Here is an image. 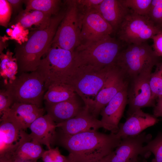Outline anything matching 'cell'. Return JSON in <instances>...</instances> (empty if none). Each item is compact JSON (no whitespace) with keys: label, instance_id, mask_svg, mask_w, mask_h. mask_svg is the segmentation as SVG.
<instances>
[{"label":"cell","instance_id":"6da1fadb","mask_svg":"<svg viewBox=\"0 0 162 162\" xmlns=\"http://www.w3.org/2000/svg\"><path fill=\"white\" fill-rule=\"evenodd\" d=\"M121 138L91 130L74 135L56 133L54 143L66 149L74 162H95L113 151Z\"/></svg>","mask_w":162,"mask_h":162},{"label":"cell","instance_id":"7a4b0ae2","mask_svg":"<svg viewBox=\"0 0 162 162\" xmlns=\"http://www.w3.org/2000/svg\"><path fill=\"white\" fill-rule=\"evenodd\" d=\"M65 8L52 16L46 28L36 30L28 40L16 45L14 57L18 66V74L36 71L42 59L51 46L58 28L63 18Z\"/></svg>","mask_w":162,"mask_h":162},{"label":"cell","instance_id":"3957f363","mask_svg":"<svg viewBox=\"0 0 162 162\" xmlns=\"http://www.w3.org/2000/svg\"><path fill=\"white\" fill-rule=\"evenodd\" d=\"M123 44L110 35L96 41L81 44L74 51L75 66H89L100 69L115 64L123 49Z\"/></svg>","mask_w":162,"mask_h":162},{"label":"cell","instance_id":"277c9868","mask_svg":"<svg viewBox=\"0 0 162 162\" xmlns=\"http://www.w3.org/2000/svg\"><path fill=\"white\" fill-rule=\"evenodd\" d=\"M74 52L51 44L36 70L44 82L45 90L51 84H67L75 68Z\"/></svg>","mask_w":162,"mask_h":162},{"label":"cell","instance_id":"5b68a950","mask_svg":"<svg viewBox=\"0 0 162 162\" xmlns=\"http://www.w3.org/2000/svg\"><path fill=\"white\" fill-rule=\"evenodd\" d=\"M115 64L100 69L84 66L74 69L67 84L81 97L89 110Z\"/></svg>","mask_w":162,"mask_h":162},{"label":"cell","instance_id":"8992f818","mask_svg":"<svg viewBox=\"0 0 162 162\" xmlns=\"http://www.w3.org/2000/svg\"><path fill=\"white\" fill-rule=\"evenodd\" d=\"M160 57L147 42L131 44L121 52L115 64L129 80L140 74L152 73L160 63Z\"/></svg>","mask_w":162,"mask_h":162},{"label":"cell","instance_id":"52a82bcc","mask_svg":"<svg viewBox=\"0 0 162 162\" xmlns=\"http://www.w3.org/2000/svg\"><path fill=\"white\" fill-rule=\"evenodd\" d=\"M4 85L14 103L31 104L42 107L45 85L37 71L19 74L14 80Z\"/></svg>","mask_w":162,"mask_h":162},{"label":"cell","instance_id":"ba28073f","mask_svg":"<svg viewBox=\"0 0 162 162\" xmlns=\"http://www.w3.org/2000/svg\"><path fill=\"white\" fill-rule=\"evenodd\" d=\"M64 1L65 14L52 44L73 52L81 44L80 34L84 13L76 0Z\"/></svg>","mask_w":162,"mask_h":162},{"label":"cell","instance_id":"9c48e42d","mask_svg":"<svg viewBox=\"0 0 162 162\" xmlns=\"http://www.w3.org/2000/svg\"><path fill=\"white\" fill-rule=\"evenodd\" d=\"M162 30L148 16L138 15L131 10L116 33L118 39L127 45L147 42Z\"/></svg>","mask_w":162,"mask_h":162},{"label":"cell","instance_id":"30bf717a","mask_svg":"<svg viewBox=\"0 0 162 162\" xmlns=\"http://www.w3.org/2000/svg\"><path fill=\"white\" fill-rule=\"evenodd\" d=\"M152 73L140 74L129 80L128 87V116L142 108L154 106L155 100L150 85Z\"/></svg>","mask_w":162,"mask_h":162},{"label":"cell","instance_id":"8fae6325","mask_svg":"<svg viewBox=\"0 0 162 162\" xmlns=\"http://www.w3.org/2000/svg\"><path fill=\"white\" fill-rule=\"evenodd\" d=\"M129 82L122 70L115 64L89 110L93 116L97 118L102 109L119 92L128 85Z\"/></svg>","mask_w":162,"mask_h":162},{"label":"cell","instance_id":"7c38bea8","mask_svg":"<svg viewBox=\"0 0 162 162\" xmlns=\"http://www.w3.org/2000/svg\"><path fill=\"white\" fill-rule=\"evenodd\" d=\"M114 32L110 25L96 9L84 14L80 34L81 44L99 40Z\"/></svg>","mask_w":162,"mask_h":162},{"label":"cell","instance_id":"4fadbf2b","mask_svg":"<svg viewBox=\"0 0 162 162\" xmlns=\"http://www.w3.org/2000/svg\"><path fill=\"white\" fill-rule=\"evenodd\" d=\"M152 138L151 134L143 132L137 135L121 138L110 162H135L139 155L144 154L143 144L150 141Z\"/></svg>","mask_w":162,"mask_h":162},{"label":"cell","instance_id":"5bb4252c","mask_svg":"<svg viewBox=\"0 0 162 162\" xmlns=\"http://www.w3.org/2000/svg\"><path fill=\"white\" fill-rule=\"evenodd\" d=\"M128 85L119 92L100 112L103 128L111 133L116 134L118 131L119 122L128 104Z\"/></svg>","mask_w":162,"mask_h":162},{"label":"cell","instance_id":"9a60e30c","mask_svg":"<svg viewBox=\"0 0 162 162\" xmlns=\"http://www.w3.org/2000/svg\"><path fill=\"white\" fill-rule=\"evenodd\" d=\"M44 108L35 105L15 103L2 115L19 128L25 130L36 119L44 115Z\"/></svg>","mask_w":162,"mask_h":162},{"label":"cell","instance_id":"2e32d148","mask_svg":"<svg viewBox=\"0 0 162 162\" xmlns=\"http://www.w3.org/2000/svg\"><path fill=\"white\" fill-rule=\"evenodd\" d=\"M57 124L60 131L68 135H74L91 130H97L103 128L100 120L94 117L88 108L85 106L74 117Z\"/></svg>","mask_w":162,"mask_h":162},{"label":"cell","instance_id":"e0dca14e","mask_svg":"<svg viewBox=\"0 0 162 162\" xmlns=\"http://www.w3.org/2000/svg\"><path fill=\"white\" fill-rule=\"evenodd\" d=\"M30 138L29 134L19 128L4 115L1 116L0 158L22 141Z\"/></svg>","mask_w":162,"mask_h":162},{"label":"cell","instance_id":"ac0fdd59","mask_svg":"<svg viewBox=\"0 0 162 162\" xmlns=\"http://www.w3.org/2000/svg\"><path fill=\"white\" fill-rule=\"evenodd\" d=\"M159 121L153 115L145 113L141 109H140L128 116L124 123L119 124L116 134L121 138L137 135L146 129L155 124Z\"/></svg>","mask_w":162,"mask_h":162},{"label":"cell","instance_id":"d6986e66","mask_svg":"<svg viewBox=\"0 0 162 162\" xmlns=\"http://www.w3.org/2000/svg\"><path fill=\"white\" fill-rule=\"evenodd\" d=\"M58 127L57 124L46 114L38 117L31 124L29 128L31 131L29 134L32 140L50 149L54 143Z\"/></svg>","mask_w":162,"mask_h":162},{"label":"cell","instance_id":"ffe728a7","mask_svg":"<svg viewBox=\"0 0 162 162\" xmlns=\"http://www.w3.org/2000/svg\"><path fill=\"white\" fill-rule=\"evenodd\" d=\"M41 144L31 138L25 140L10 151L0 160L10 162L37 161L44 152Z\"/></svg>","mask_w":162,"mask_h":162},{"label":"cell","instance_id":"44dd1931","mask_svg":"<svg viewBox=\"0 0 162 162\" xmlns=\"http://www.w3.org/2000/svg\"><path fill=\"white\" fill-rule=\"evenodd\" d=\"M45 104L47 114L57 124L74 117L84 107L81 105L76 96L59 103L50 104L45 102Z\"/></svg>","mask_w":162,"mask_h":162},{"label":"cell","instance_id":"7402d4cb","mask_svg":"<svg viewBox=\"0 0 162 162\" xmlns=\"http://www.w3.org/2000/svg\"><path fill=\"white\" fill-rule=\"evenodd\" d=\"M104 19L116 32L121 24L130 10L121 0H103L96 8Z\"/></svg>","mask_w":162,"mask_h":162},{"label":"cell","instance_id":"603a6c76","mask_svg":"<svg viewBox=\"0 0 162 162\" xmlns=\"http://www.w3.org/2000/svg\"><path fill=\"white\" fill-rule=\"evenodd\" d=\"M77 94L70 85L56 83L50 85L44 94L45 102L55 104L67 100L76 96Z\"/></svg>","mask_w":162,"mask_h":162},{"label":"cell","instance_id":"cb8c5ba5","mask_svg":"<svg viewBox=\"0 0 162 162\" xmlns=\"http://www.w3.org/2000/svg\"><path fill=\"white\" fill-rule=\"evenodd\" d=\"M18 19V22L25 28L33 25L38 30L44 29L49 25L52 15L41 11L34 10L31 12L24 11Z\"/></svg>","mask_w":162,"mask_h":162},{"label":"cell","instance_id":"d4e9b609","mask_svg":"<svg viewBox=\"0 0 162 162\" xmlns=\"http://www.w3.org/2000/svg\"><path fill=\"white\" fill-rule=\"evenodd\" d=\"M26 9L24 11L37 10L52 16L58 14L61 10L62 1L60 0H24Z\"/></svg>","mask_w":162,"mask_h":162},{"label":"cell","instance_id":"484cf974","mask_svg":"<svg viewBox=\"0 0 162 162\" xmlns=\"http://www.w3.org/2000/svg\"><path fill=\"white\" fill-rule=\"evenodd\" d=\"M0 76L4 80V84L14 80L18 73V66L15 58L11 52L2 53L0 56Z\"/></svg>","mask_w":162,"mask_h":162},{"label":"cell","instance_id":"4316f807","mask_svg":"<svg viewBox=\"0 0 162 162\" xmlns=\"http://www.w3.org/2000/svg\"><path fill=\"white\" fill-rule=\"evenodd\" d=\"M155 71L151 74L150 85L154 99L162 96V62L156 65Z\"/></svg>","mask_w":162,"mask_h":162},{"label":"cell","instance_id":"83f0119b","mask_svg":"<svg viewBox=\"0 0 162 162\" xmlns=\"http://www.w3.org/2000/svg\"><path fill=\"white\" fill-rule=\"evenodd\" d=\"M123 4L138 15L148 16L152 0H121Z\"/></svg>","mask_w":162,"mask_h":162},{"label":"cell","instance_id":"f1b7e54d","mask_svg":"<svg viewBox=\"0 0 162 162\" xmlns=\"http://www.w3.org/2000/svg\"><path fill=\"white\" fill-rule=\"evenodd\" d=\"M144 153L151 152L154 158L151 162H162V132L158 133L155 138L144 146Z\"/></svg>","mask_w":162,"mask_h":162},{"label":"cell","instance_id":"f546056e","mask_svg":"<svg viewBox=\"0 0 162 162\" xmlns=\"http://www.w3.org/2000/svg\"><path fill=\"white\" fill-rule=\"evenodd\" d=\"M148 16L150 19L155 24L161 27L162 0H152Z\"/></svg>","mask_w":162,"mask_h":162},{"label":"cell","instance_id":"4dcf8cb0","mask_svg":"<svg viewBox=\"0 0 162 162\" xmlns=\"http://www.w3.org/2000/svg\"><path fill=\"white\" fill-rule=\"evenodd\" d=\"M11 15L10 6L6 0H0V25L7 27Z\"/></svg>","mask_w":162,"mask_h":162},{"label":"cell","instance_id":"1f68e13d","mask_svg":"<svg viewBox=\"0 0 162 162\" xmlns=\"http://www.w3.org/2000/svg\"><path fill=\"white\" fill-rule=\"evenodd\" d=\"M13 103V100L7 90L5 89L0 90V117L10 109Z\"/></svg>","mask_w":162,"mask_h":162},{"label":"cell","instance_id":"d6a6232c","mask_svg":"<svg viewBox=\"0 0 162 162\" xmlns=\"http://www.w3.org/2000/svg\"><path fill=\"white\" fill-rule=\"evenodd\" d=\"M80 8L84 14L92 9H96L103 0H76Z\"/></svg>","mask_w":162,"mask_h":162},{"label":"cell","instance_id":"836d02e7","mask_svg":"<svg viewBox=\"0 0 162 162\" xmlns=\"http://www.w3.org/2000/svg\"><path fill=\"white\" fill-rule=\"evenodd\" d=\"M153 40L152 48L157 55L162 57V30L152 38Z\"/></svg>","mask_w":162,"mask_h":162},{"label":"cell","instance_id":"e575fe53","mask_svg":"<svg viewBox=\"0 0 162 162\" xmlns=\"http://www.w3.org/2000/svg\"><path fill=\"white\" fill-rule=\"evenodd\" d=\"M60 152L58 147L45 151L41 158L44 162H54L57 155Z\"/></svg>","mask_w":162,"mask_h":162},{"label":"cell","instance_id":"d590c367","mask_svg":"<svg viewBox=\"0 0 162 162\" xmlns=\"http://www.w3.org/2000/svg\"><path fill=\"white\" fill-rule=\"evenodd\" d=\"M153 115L156 118H162V96L157 99V103L154 107Z\"/></svg>","mask_w":162,"mask_h":162},{"label":"cell","instance_id":"8d00e7d4","mask_svg":"<svg viewBox=\"0 0 162 162\" xmlns=\"http://www.w3.org/2000/svg\"><path fill=\"white\" fill-rule=\"evenodd\" d=\"M10 6H11L14 12L18 11L21 8L22 5L24 0H8Z\"/></svg>","mask_w":162,"mask_h":162},{"label":"cell","instance_id":"74e56055","mask_svg":"<svg viewBox=\"0 0 162 162\" xmlns=\"http://www.w3.org/2000/svg\"><path fill=\"white\" fill-rule=\"evenodd\" d=\"M114 153V151L110 154L95 162H110Z\"/></svg>","mask_w":162,"mask_h":162},{"label":"cell","instance_id":"f35d334b","mask_svg":"<svg viewBox=\"0 0 162 162\" xmlns=\"http://www.w3.org/2000/svg\"><path fill=\"white\" fill-rule=\"evenodd\" d=\"M66 157L62 154L59 152L56 156L54 162H64Z\"/></svg>","mask_w":162,"mask_h":162},{"label":"cell","instance_id":"ab89813d","mask_svg":"<svg viewBox=\"0 0 162 162\" xmlns=\"http://www.w3.org/2000/svg\"><path fill=\"white\" fill-rule=\"evenodd\" d=\"M64 162H74L72 158L68 155L66 157Z\"/></svg>","mask_w":162,"mask_h":162},{"label":"cell","instance_id":"60d3db41","mask_svg":"<svg viewBox=\"0 0 162 162\" xmlns=\"http://www.w3.org/2000/svg\"><path fill=\"white\" fill-rule=\"evenodd\" d=\"M37 162V161H34V162Z\"/></svg>","mask_w":162,"mask_h":162},{"label":"cell","instance_id":"b9f144b4","mask_svg":"<svg viewBox=\"0 0 162 162\" xmlns=\"http://www.w3.org/2000/svg\"><path fill=\"white\" fill-rule=\"evenodd\" d=\"M137 160L136 161H135V162H137Z\"/></svg>","mask_w":162,"mask_h":162},{"label":"cell","instance_id":"7bdbcfd3","mask_svg":"<svg viewBox=\"0 0 162 162\" xmlns=\"http://www.w3.org/2000/svg\"><path fill=\"white\" fill-rule=\"evenodd\" d=\"M161 27H162V25H161Z\"/></svg>","mask_w":162,"mask_h":162},{"label":"cell","instance_id":"ee69618b","mask_svg":"<svg viewBox=\"0 0 162 162\" xmlns=\"http://www.w3.org/2000/svg\"><path fill=\"white\" fill-rule=\"evenodd\" d=\"M137 162H138V161H137Z\"/></svg>","mask_w":162,"mask_h":162}]
</instances>
